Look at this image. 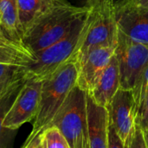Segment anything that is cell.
I'll use <instances>...</instances> for the list:
<instances>
[{
    "instance_id": "1",
    "label": "cell",
    "mask_w": 148,
    "mask_h": 148,
    "mask_svg": "<svg viewBox=\"0 0 148 148\" xmlns=\"http://www.w3.org/2000/svg\"><path fill=\"white\" fill-rule=\"evenodd\" d=\"M77 76V61L73 56L58 70L42 81L38 112L25 144L32 141L49 126L69 92L76 85Z\"/></svg>"
},
{
    "instance_id": "2",
    "label": "cell",
    "mask_w": 148,
    "mask_h": 148,
    "mask_svg": "<svg viewBox=\"0 0 148 148\" xmlns=\"http://www.w3.org/2000/svg\"><path fill=\"white\" fill-rule=\"evenodd\" d=\"M88 10L86 6H75L67 0H56L52 9L24 36V44L35 55L64 37Z\"/></svg>"
},
{
    "instance_id": "3",
    "label": "cell",
    "mask_w": 148,
    "mask_h": 148,
    "mask_svg": "<svg viewBox=\"0 0 148 148\" xmlns=\"http://www.w3.org/2000/svg\"><path fill=\"white\" fill-rule=\"evenodd\" d=\"M118 26L112 0L89 9L75 57L79 62L95 48L117 45Z\"/></svg>"
},
{
    "instance_id": "4",
    "label": "cell",
    "mask_w": 148,
    "mask_h": 148,
    "mask_svg": "<svg viewBox=\"0 0 148 148\" xmlns=\"http://www.w3.org/2000/svg\"><path fill=\"white\" fill-rule=\"evenodd\" d=\"M49 127H57L70 148H90L87 93L75 85Z\"/></svg>"
},
{
    "instance_id": "5",
    "label": "cell",
    "mask_w": 148,
    "mask_h": 148,
    "mask_svg": "<svg viewBox=\"0 0 148 148\" xmlns=\"http://www.w3.org/2000/svg\"><path fill=\"white\" fill-rule=\"evenodd\" d=\"M87 14L80 16L75 22L64 37L35 54L36 61L27 66L28 79L42 81L75 56L82 37Z\"/></svg>"
},
{
    "instance_id": "6",
    "label": "cell",
    "mask_w": 148,
    "mask_h": 148,
    "mask_svg": "<svg viewBox=\"0 0 148 148\" xmlns=\"http://www.w3.org/2000/svg\"><path fill=\"white\" fill-rule=\"evenodd\" d=\"M120 73V88L133 90L148 65V48L135 42L118 29L114 51Z\"/></svg>"
},
{
    "instance_id": "7",
    "label": "cell",
    "mask_w": 148,
    "mask_h": 148,
    "mask_svg": "<svg viewBox=\"0 0 148 148\" xmlns=\"http://www.w3.org/2000/svg\"><path fill=\"white\" fill-rule=\"evenodd\" d=\"M42 81L28 79L20 89L3 122V129L16 130L34 120L38 112Z\"/></svg>"
},
{
    "instance_id": "8",
    "label": "cell",
    "mask_w": 148,
    "mask_h": 148,
    "mask_svg": "<svg viewBox=\"0 0 148 148\" xmlns=\"http://www.w3.org/2000/svg\"><path fill=\"white\" fill-rule=\"evenodd\" d=\"M107 109L118 136L127 148L136 128L137 110L133 91L120 88Z\"/></svg>"
},
{
    "instance_id": "9",
    "label": "cell",
    "mask_w": 148,
    "mask_h": 148,
    "mask_svg": "<svg viewBox=\"0 0 148 148\" xmlns=\"http://www.w3.org/2000/svg\"><path fill=\"white\" fill-rule=\"evenodd\" d=\"M116 46L95 48L77 62L78 76L76 85L88 95L91 94L103 71L114 55Z\"/></svg>"
},
{
    "instance_id": "10",
    "label": "cell",
    "mask_w": 148,
    "mask_h": 148,
    "mask_svg": "<svg viewBox=\"0 0 148 148\" xmlns=\"http://www.w3.org/2000/svg\"><path fill=\"white\" fill-rule=\"evenodd\" d=\"M118 29L148 48V8L114 6Z\"/></svg>"
},
{
    "instance_id": "11",
    "label": "cell",
    "mask_w": 148,
    "mask_h": 148,
    "mask_svg": "<svg viewBox=\"0 0 148 148\" xmlns=\"http://www.w3.org/2000/svg\"><path fill=\"white\" fill-rule=\"evenodd\" d=\"M87 112L90 148H108L109 114L87 94Z\"/></svg>"
},
{
    "instance_id": "12",
    "label": "cell",
    "mask_w": 148,
    "mask_h": 148,
    "mask_svg": "<svg viewBox=\"0 0 148 148\" xmlns=\"http://www.w3.org/2000/svg\"><path fill=\"white\" fill-rule=\"evenodd\" d=\"M120 88V73L118 62L114 55L95 86L90 95L95 102L103 108H108L111 100Z\"/></svg>"
},
{
    "instance_id": "13",
    "label": "cell",
    "mask_w": 148,
    "mask_h": 148,
    "mask_svg": "<svg viewBox=\"0 0 148 148\" xmlns=\"http://www.w3.org/2000/svg\"><path fill=\"white\" fill-rule=\"evenodd\" d=\"M56 0H17L19 19L24 36L54 6Z\"/></svg>"
},
{
    "instance_id": "14",
    "label": "cell",
    "mask_w": 148,
    "mask_h": 148,
    "mask_svg": "<svg viewBox=\"0 0 148 148\" xmlns=\"http://www.w3.org/2000/svg\"><path fill=\"white\" fill-rule=\"evenodd\" d=\"M0 27L11 39L24 44L17 0H0Z\"/></svg>"
},
{
    "instance_id": "15",
    "label": "cell",
    "mask_w": 148,
    "mask_h": 148,
    "mask_svg": "<svg viewBox=\"0 0 148 148\" xmlns=\"http://www.w3.org/2000/svg\"><path fill=\"white\" fill-rule=\"evenodd\" d=\"M27 80V66L0 64V97L21 87Z\"/></svg>"
},
{
    "instance_id": "16",
    "label": "cell",
    "mask_w": 148,
    "mask_h": 148,
    "mask_svg": "<svg viewBox=\"0 0 148 148\" xmlns=\"http://www.w3.org/2000/svg\"><path fill=\"white\" fill-rule=\"evenodd\" d=\"M36 57L32 53H28L17 49L0 46V64H17L29 66L36 61Z\"/></svg>"
},
{
    "instance_id": "17",
    "label": "cell",
    "mask_w": 148,
    "mask_h": 148,
    "mask_svg": "<svg viewBox=\"0 0 148 148\" xmlns=\"http://www.w3.org/2000/svg\"><path fill=\"white\" fill-rule=\"evenodd\" d=\"M40 134L44 148H70L65 137L56 127H49Z\"/></svg>"
},
{
    "instance_id": "18",
    "label": "cell",
    "mask_w": 148,
    "mask_h": 148,
    "mask_svg": "<svg viewBox=\"0 0 148 148\" xmlns=\"http://www.w3.org/2000/svg\"><path fill=\"white\" fill-rule=\"evenodd\" d=\"M135 105H136V110L138 114V110L144 101L145 97L148 94V65L145 69L144 72L142 73L138 83L134 87V88L132 90Z\"/></svg>"
},
{
    "instance_id": "19",
    "label": "cell",
    "mask_w": 148,
    "mask_h": 148,
    "mask_svg": "<svg viewBox=\"0 0 148 148\" xmlns=\"http://www.w3.org/2000/svg\"><path fill=\"white\" fill-rule=\"evenodd\" d=\"M23 86V85H22L21 87L16 88L15 90L10 92L6 95L0 97V134L2 133V130L3 129V120Z\"/></svg>"
},
{
    "instance_id": "20",
    "label": "cell",
    "mask_w": 148,
    "mask_h": 148,
    "mask_svg": "<svg viewBox=\"0 0 148 148\" xmlns=\"http://www.w3.org/2000/svg\"><path fill=\"white\" fill-rule=\"evenodd\" d=\"M136 125H138L142 129V131L148 128V94L138 110Z\"/></svg>"
},
{
    "instance_id": "21",
    "label": "cell",
    "mask_w": 148,
    "mask_h": 148,
    "mask_svg": "<svg viewBox=\"0 0 148 148\" xmlns=\"http://www.w3.org/2000/svg\"><path fill=\"white\" fill-rule=\"evenodd\" d=\"M0 46H4V47H10V48H14L17 49L28 53H32L24 44H21L13 39H11L7 34L3 30V29L0 27ZM33 54V53H32Z\"/></svg>"
},
{
    "instance_id": "22",
    "label": "cell",
    "mask_w": 148,
    "mask_h": 148,
    "mask_svg": "<svg viewBox=\"0 0 148 148\" xmlns=\"http://www.w3.org/2000/svg\"><path fill=\"white\" fill-rule=\"evenodd\" d=\"M127 148H147L144 138V133L138 125H136L135 131Z\"/></svg>"
},
{
    "instance_id": "23",
    "label": "cell",
    "mask_w": 148,
    "mask_h": 148,
    "mask_svg": "<svg viewBox=\"0 0 148 148\" xmlns=\"http://www.w3.org/2000/svg\"><path fill=\"white\" fill-rule=\"evenodd\" d=\"M108 148H125V146L118 136L110 119L108 123Z\"/></svg>"
},
{
    "instance_id": "24",
    "label": "cell",
    "mask_w": 148,
    "mask_h": 148,
    "mask_svg": "<svg viewBox=\"0 0 148 148\" xmlns=\"http://www.w3.org/2000/svg\"><path fill=\"white\" fill-rule=\"evenodd\" d=\"M115 6H127V7H140L148 8V0H124Z\"/></svg>"
},
{
    "instance_id": "25",
    "label": "cell",
    "mask_w": 148,
    "mask_h": 148,
    "mask_svg": "<svg viewBox=\"0 0 148 148\" xmlns=\"http://www.w3.org/2000/svg\"><path fill=\"white\" fill-rule=\"evenodd\" d=\"M24 145H29L31 148H44L43 147V145H42V140L41 134H39L38 136H36L29 143H27V144H24Z\"/></svg>"
},
{
    "instance_id": "26",
    "label": "cell",
    "mask_w": 148,
    "mask_h": 148,
    "mask_svg": "<svg viewBox=\"0 0 148 148\" xmlns=\"http://www.w3.org/2000/svg\"><path fill=\"white\" fill-rule=\"evenodd\" d=\"M102 1L104 0H86V7L88 9L94 8L95 6H97L98 4H100Z\"/></svg>"
},
{
    "instance_id": "27",
    "label": "cell",
    "mask_w": 148,
    "mask_h": 148,
    "mask_svg": "<svg viewBox=\"0 0 148 148\" xmlns=\"http://www.w3.org/2000/svg\"><path fill=\"white\" fill-rule=\"evenodd\" d=\"M144 133V138H145V141H146V144H147V147L148 148V128L143 131Z\"/></svg>"
},
{
    "instance_id": "28",
    "label": "cell",
    "mask_w": 148,
    "mask_h": 148,
    "mask_svg": "<svg viewBox=\"0 0 148 148\" xmlns=\"http://www.w3.org/2000/svg\"><path fill=\"white\" fill-rule=\"evenodd\" d=\"M124 0H112V2L114 3V6L115 5H117V4H119V3H121V2H123Z\"/></svg>"
},
{
    "instance_id": "29",
    "label": "cell",
    "mask_w": 148,
    "mask_h": 148,
    "mask_svg": "<svg viewBox=\"0 0 148 148\" xmlns=\"http://www.w3.org/2000/svg\"><path fill=\"white\" fill-rule=\"evenodd\" d=\"M23 148H31V147H30V146H29V145H24Z\"/></svg>"
},
{
    "instance_id": "30",
    "label": "cell",
    "mask_w": 148,
    "mask_h": 148,
    "mask_svg": "<svg viewBox=\"0 0 148 148\" xmlns=\"http://www.w3.org/2000/svg\"><path fill=\"white\" fill-rule=\"evenodd\" d=\"M0 148H1V147H0Z\"/></svg>"
}]
</instances>
